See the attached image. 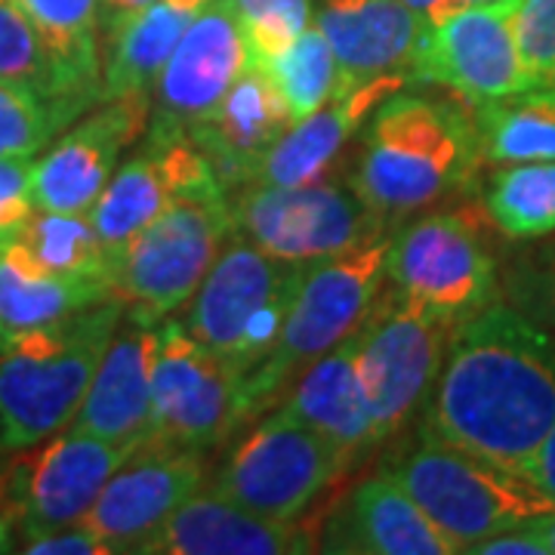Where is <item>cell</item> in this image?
Returning a JSON list of instances; mask_svg holds the SVG:
<instances>
[{"label": "cell", "instance_id": "obj_15", "mask_svg": "<svg viewBox=\"0 0 555 555\" xmlns=\"http://www.w3.org/2000/svg\"><path fill=\"white\" fill-rule=\"evenodd\" d=\"M217 185L222 182L189 133L149 127L145 145L120 164L90 207V222L100 232L112 266L160 210L182 195Z\"/></svg>", "mask_w": 555, "mask_h": 555}, {"label": "cell", "instance_id": "obj_46", "mask_svg": "<svg viewBox=\"0 0 555 555\" xmlns=\"http://www.w3.org/2000/svg\"><path fill=\"white\" fill-rule=\"evenodd\" d=\"M478 3H494V0H444V3L436 10V16H433V20L444 16V13H454V10H463V7H478Z\"/></svg>", "mask_w": 555, "mask_h": 555}, {"label": "cell", "instance_id": "obj_13", "mask_svg": "<svg viewBox=\"0 0 555 555\" xmlns=\"http://www.w3.org/2000/svg\"><path fill=\"white\" fill-rule=\"evenodd\" d=\"M139 448V444H137ZM137 448L112 444L87 433H62L40 448L7 460L0 509L16 521L22 543L78 525L96 503L102 485Z\"/></svg>", "mask_w": 555, "mask_h": 555}, {"label": "cell", "instance_id": "obj_3", "mask_svg": "<svg viewBox=\"0 0 555 555\" xmlns=\"http://www.w3.org/2000/svg\"><path fill=\"white\" fill-rule=\"evenodd\" d=\"M118 297L0 339V441L25 451L65 429L124 318Z\"/></svg>", "mask_w": 555, "mask_h": 555}, {"label": "cell", "instance_id": "obj_7", "mask_svg": "<svg viewBox=\"0 0 555 555\" xmlns=\"http://www.w3.org/2000/svg\"><path fill=\"white\" fill-rule=\"evenodd\" d=\"M232 235L229 192L204 189L160 210L112 266V294L137 321L158 324L195 297Z\"/></svg>", "mask_w": 555, "mask_h": 555}, {"label": "cell", "instance_id": "obj_34", "mask_svg": "<svg viewBox=\"0 0 555 555\" xmlns=\"http://www.w3.org/2000/svg\"><path fill=\"white\" fill-rule=\"evenodd\" d=\"M0 80L10 83H25L31 90H38L53 102H60L62 108L78 118L60 96V80L56 68L50 62V53L40 40L38 28L25 16L16 0H0Z\"/></svg>", "mask_w": 555, "mask_h": 555}, {"label": "cell", "instance_id": "obj_22", "mask_svg": "<svg viewBox=\"0 0 555 555\" xmlns=\"http://www.w3.org/2000/svg\"><path fill=\"white\" fill-rule=\"evenodd\" d=\"M318 550L299 521L257 516L219 494H195L142 543L139 555H302Z\"/></svg>", "mask_w": 555, "mask_h": 555}, {"label": "cell", "instance_id": "obj_11", "mask_svg": "<svg viewBox=\"0 0 555 555\" xmlns=\"http://www.w3.org/2000/svg\"><path fill=\"white\" fill-rule=\"evenodd\" d=\"M386 278L401 297L438 315L466 321L496 302L500 269L473 210H438L389 238Z\"/></svg>", "mask_w": 555, "mask_h": 555}, {"label": "cell", "instance_id": "obj_39", "mask_svg": "<svg viewBox=\"0 0 555 555\" xmlns=\"http://www.w3.org/2000/svg\"><path fill=\"white\" fill-rule=\"evenodd\" d=\"M22 550L31 555H115V550L96 531H90L83 521L56 528V531L43 537H35Z\"/></svg>", "mask_w": 555, "mask_h": 555}, {"label": "cell", "instance_id": "obj_14", "mask_svg": "<svg viewBox=\"0 0 555 555\" xmlns=\"http://www.w3.org/2000/svg\"><path fill=\"white\" fill-rule=\"evenodd\" d=\"M518 7L521 0H494L429 22L416 53V80L448 87L469 105L537 83L518 47Z\"/></svg>", "mask_w": 555, "mask_h": 555}, {"label": "cell", "instance_id": "obj_48", "mask_svg": "<svg viewBox=\"0 0 555 555\" xmlns=\"http://www.w3.org/2000/svg\"><path fill=\"white\" fill-rule=\"evenodd\" d=\"M3 451H7V448H3V441H0V485H3V473H7V460H3Z\"/></svg>", "mask_w": 555, "mask_h": 555}, {"label": "cell", "instance_id": "obj_28", "mask_svg": "<svg viewBox=\"0 0 555 555\" xmlns=\"http://www.w3.org/2000/svg\"><path fill=\"white\" fill-rule=\"evenodd\" d=\"M112 297L115 294L105 281L50 275L20 241L0 244V339L75 315Z\"/></svg>", "mask_w": 555, "mask_h": 555}, {"label": "cell", "instance_id": "obj_36", "mask_svg": "<svg viewBox=\"0 0 555 555\" xmlns=\"http://www.w3.org/2000/svg\"><path fill=\"white\" fill-rule=\"evenodd\" d=\"M509 306L555 337V238L521 254L506 272Z\"/></svg>", "mask_w": 555, "mask_h": 555}, {"label": "cell", "instance_id": "obj_10", "mask_svg": "<svg viewBox=\"0 0 555 555\" xmlns=\"http://www.w3.org/2000/svg\"><path fill=\"white\" fill-rule=\"evenodd\" d=\"M463 321L429 312L396 287L377 297L361 321L358 374L371 404L374 433L383 444L398 436L436 386L448 346Z\"/></svg>", "mask_w": 555, "mask_h": 555}, {"label": "cell", "instance_id": "obj_12", "mask_svg": "<svg viewBox=\"0 0 555 555\" xmlns=\"http://www.w3.org/2000/svg\"><path fill=\"white\" fill-rule=\"evenodd\" d=\"M244 423V374L192 337L182 321L155 324L149 438L207 451Z\"/></svg>", "mask_w": 555, "mask_h": 555}, {"label": "cell", "instance_id": "obj_18", "mask_svg": "<svg viewBox=\"0 0 555 555\" xmlns=\"http://www.w3.org/2000/svg\"><path fill=\"white\" fill-rule=\"evenodd\" d=\"M254 65L229 0H207L177 40L155 83L158 112L149 127L185 133Z\"/></svg>", "mask_w": 555, "mask_h": 555}, {"label": "cell", "instance_id": "obj_21", "mask_svg": "<svg viewBox=\"0 0 555 555\" xmlns=\"http://www.w3.org/2000/svg\"><path fill=\"white\" fill-rule=\"evenodd\" d=\"M152 356L155 324L124 312L72 429L112 444H142L152 429Z\"/></svg>", "mask_w": 555, "mask_h": 555}, {"label": "cell", "instance_id": "obj_41", "mask_svg": "<svg viewBox=\"0 0 555 555\" xmlns=\"http://www.w3.org/2000/svg\"><path fill=\"white\" fill-rule=\"evenodd\" d=\"M518 476L528 478L537 491H543L555 503V423L553 429L546 433V438L540 441V448L531 454V460L521 466Z\"/></svg>", "mask_w": 555, "mask_h": 555}, {"label": "cell", "instance_id": "obj_31", "mask_svg": "<svg viewBox=\"0 0 555 555\" xmlns=\"http://www.w3.org/2000/svg\"><path fill=\"white\" fill-rule=\"evenodd\" d=\"M485 214L513 241L555 232V160L500 164L485 189Z\"/></svg>", "mask_w": 555, "mask_h": 555}, {"label": "cell", "instance_id": "obj_44", "mask_svg": "<svg viewBox=\"0 0 555 555\" xmlns=\"http://www.w3.org/2000/svg\"><path fill=\"white\" fill-rule=\"evenodd\" d=\"M16 537H20L16 521L0 509V553H13V550H20V546H16Z\"/></svg>", "mask_w": 555, "mask_h": 555}, {"label": "cell", "instance_id": "obj_9", "mask_svg": "<svg viewBox=\"0 0 555 555\" xmlns=\"http://www.w3.org/2000/svg\"><path fill=\"white\" fill-rule=\"evenodd\" d=\"M352 466L337 441L275 408L222 460L214 494L257 516L299 521Z\"/></svg>", "mask_w": 555, "mask_h": 555}, {"label": "cell", "instance_id": "obj_45", "mask_svg": "<svg viewBox=\"0 0 555 555\" xmlns=\"http://www.w3.org/2000/svg\"><path fill=\"white\" fill-rule=\"evenodd\" d=\"M401 3H408V7H411L414 13H420L423 20L429 22L433 16H436V10L441 7V3H444V0H401Z\"/></svg>", "mask_w": 555, "mask_h": 555}, {"label": "cell", "instance_id": "obj_33", "mask_svg": "<svg viewBox=\"0 0 555 555\" xmlns=\"http://www.w3.org/2000/svg\"><path fill=\"white\" fill-rule=\"evenodd\" d=\"M75 120L60 102L25 83L0 80V158H35Z\"/></svg>", "mask_w": 555, "mask_h": 555}, {"label": "cell", "instance_id": "obj_1", "mask_svg": "<svg viewBox=\"0 0 555 555\" xmlns=\"http://www.w3.org/2000/svg\"><path fill=\"white\" fill-rule=\"evenodd\" d=\"M555 423V337L509 302H491L456 327L423 429L521 473Z\"/></svg>", "mask_w": 555, "mask_h": 555}, {"label": "cell", "instance_id": "obj_40", "mask_svg": "<svg viewBox=\"0 0 555 555\" xmlns=\"http://www.w3.org/2000/svg\"><path fill=\"white\" fill-rule=\"evenodd\" d=\"M469 553L476 555H550L543 540L528 528V525H518V528H509L503 534L488 537L476 546H469Z\"/></svg>", "mask_w": 555, "mask_h": 555}, {"label": "cell", "instance_id": "obj_8", "mask_svg": "<svg viewBox=\"0 0 555 555\" xmlns=\"http://www.w3.org/2000/svg\"><path fill=\"white\" fill-rule=\"evenodd\" d=\"M232 232L291 262L337 257L383 235L386 219L367 207L352 179L321 177L302 185L250 182L229 195Z\"/></svg>", "mask_w": 555, "mask_h": 555}, {"label": "cell", "instance_id": "obj_43", "mask_svg": "<svg viewBox=\"0 0 555 555\" xmlns=\"http://www.w3.org/2000/svg\"><path fill=\"white\" fill-rule=\"evenodd\" d=\"M528 528H531V531H534V534L543 540L546 553L555 555V509L543 513V516L531 518V521H528Z\"/></svg>", "mask_w": 555, "mask_h": 555}, {"label": "cell", "instance_id": "obj_19", "mask_svg": "<svg viewBox=\"0 0 555 555\" xmlns=\"http://www.w3.org/2000/svg\"><path fill=\"white\" fill-rule=\"evenodd\" d=\"M291 108L275 80L266 75V68L247 65L229 93L185 133L207 155L222 189L232 195L257 179L262 158L291 130Z\"/></svg>", "mask_w": 555, "mask_h": 555}, {"label": "cell", "instance_id": "obj_35", "mask_svg": "<svg viewBox=\"0 0 555 555\" xmlns=\"http://www.w3.org/2000/svg\"><path fill=\"white\" fill-rule=\"evenodd\" d=\"M254 65L275 60L312 25V0H229Z\"/></svg>", "mask_w": 555, "mask_h": 555}, {"label": "cell", "instance_id": "obj_37", "mask_svg": "<svg viewBox=\"0 0 555 555\" xmlns=\"http://www.w3.org/2000/svg\"><path fill=\"white\" fill-rule=\"evenodd\" d=\"M518 47L537 83L555 80V0H521Z\"/></svg>", "mask_w": 555, "mask_h": 555}, {"label": "cell", "instance_id": "obj_25", "mask_svg": "<svg viewBox=\"0 0 555 555\" xmlns=\"http://www.w3.org/2000/svg\"><path fill=\"white\" fill-rule=\"evenodd\" d=\"M411 80L404 78H374L358 83L352 90H343L339 96L318 108L315 115L291 124V130L278 139L262 158L254 182L262 185H302L312 179L327 177L334 160L343 155L346 142L358 127L371 118L386 96L404 90Z\"/></svg>", "mask_w": 555, "mask_h": 555}, {"label": "cell", "instance_id": "obj_20", "mask_svg": "<svg viewBox=\"0 0 555 555\" xmlns=\"http://www.w3.org/2000/svg\"><path fill=\"white\" fill-rule=\"evenodd\" d=\"M315 25L337 56L343 90L374 78L416 80L426 25L401 0H324Z\"/></svg>", "mask_w": 555, "mask_h": 555}, {"label": "cell", "instance_id": "obj_26", "mask_svg": "<svg viewBox=\"0 0 555 555\" xmlns=\"http://www.w3.org/2000/svg\"><path fill=\"white\" fill-rule=\"evenodd\" d=\"M195 13L198 10L177 7L170 0H155L137 13L108 22L100 100L149 96Z\"/></svg>", "mask_w": 555, "mask_h": 555}, {"label": "cell", "instance_id": "obj_32", "mask_svg": "<svg viewBox=\"0 0 555 555\" xmlns=\"http://www.w3.org/2000/svg\"><path fill=\"white\" fill-rule=\"evenodd\" d=\"M259 68H266V75L275 80L294 124L315 115L318 108L343 93L337 56L318 25H309L287 50H281L275 60L262 62Z\"/></svg>", "mask_w": 555, "mask_h": 555}, {"label": "cell", "instance_id": "obj_5", "mask_svg": "<svg viewBox=\"0 0 555 555\" xmlns=\"http://www.w3.org/2000/svg\"><path fill=\"white\" fill-rule=\"evenodd\" d=\"M389 259V235L337 257L306 262V275L272 356L244 377V423L272 411L297 377L346 339L374 309Z\"/></svg>", "mask_w": 555, "mask_h": 555}, {"label": "cell", "instance_id": "obj_27", "mask_svg": "<svg viewBox=\"0 0 555 555\" xmlns=\"http://www.w3.org/2000/svg\"><path fill=\"white\" fill-rule=\"evenodd\" d=\"M56 68L62 102L80 115L100 100V13L102 0H16Z\"/></svg>", "mask_w": 555, "mask_h": 555}, {"label": "cell", "instance_id": "obj_2", "mask_svg": "<svg viewBox=\"0 0 555 555\" xmlns=\"http://www.w3.org/2000/svg\"><path fill=\"white\" fill-rule=\"evenodd\" d=\"M481 160L476 120L463 105L398 90L371 112L349 179L389 222L463 192Z\"/></svg>", "mask_w": 555, "mask_h": 555}, {"label": "cell", "instance_id": "obj_24", "mask_svg": "<svg viewBox=\"0 0 555 555\" xmlns=\"http://www.w3.org/2000/svg\"><path fill=\"white\" fill-rule=\"evenodd\" d=\"M358 346L361 324L349 337L339 339L331 352L318 358L315 364H309L291 386L287 401L275 404L284 414L337 441L356 463L379 444L371 404L358 374Z\"/></svg>", "mask_w": 555, "mask_h": 555}, {"label": "cell", "instance_id": "obj_42", "mask_svg": "<svg viewBox=\"0 0 555 555\" xmlns=\"http://www.w3.org/2000/svg\"><path fill=\"white\" fill-rule=\"evenodd\" d=\"M149 3H155V0H102V22L108 25V22L120 20V16H127V13H137L142 7H149Z\"/></svg>", "mask_w": 555, "mask_h": 555}, {"label": "cell", "instance_id": "obj_38", "mask_svg": "<svg viewBox=\"0 0 555 555\" xmlns=\"http://www.w3.org/2000/svg\"><path fill=\"white\" fill-rule=\"evenodd\" d=\"M31 158H0V244L13 238L38 210L31 198Z\"/></svg>", "mask_w": 555, "mask_h": 555}, {"label": "cell", "instance_id": "obj_17", "mask_svg": "<svg viewBox=\"0 0 555 555\" xmlns=\"http://www.w3.org/2000/svg\"><path fill=\"white\" fill-rule=\"evenodd\" d=\"M149 112V96L105 100L100 112L62 133L60 142H53L31 167L35 207L53 214H90L105 182L118 170L120 155L145 133Z\"/></svg>", "mask_w": 555, "mask_h": 555}, {"label": "cell", "instance_id": "obj_23", "mask_svg": "<svg viewBox=\"0 0 555 555\" xmlns=\"http://www.w3.org/2000/svg\"><path fill=\"white\" fill-rule=\"evenodd\" d=\"M321 553L451 555L456 546L392 478H364L327 518Z\"/></svg>", "mask_w": 555, "mask_h": 555}, {"label": "cell", "instance_id": "obj_16", "mask_svg": "<svg viewBox=\"0 0 555 555\" xmlns=\"http://www.w3.org/2000/svg\"><path fill=\"white\" fill-rule=\"evenodd\" d=\"M201 485L204 451L145 438L102 485L80 521L115 553H139L189 496L198 494Z\"/></svg>", "mask_w": 555, "mask_h": 555}, {"label": "cell", "instance_id": "obj_6", "mask_svg": "<svg viewBox=\"0 0 555 555\" xmlns=\"http://www.w3.org/2000/svg\"><path fill=\"white\" fill-rule=\"evenodd\" d=\"M302 275L306 262L272 257L232 232L189 299L182 327L247 377L272 356Z\"/></svg>", "mask_w": 555, "mask_h": 555}, {"label": "cell", "instance_id": "obj_47", "mask_svg": "<svg viewBox=\"0 0 555 555\" xmlns=\"http://www.w3.org/2000/svg\"><path fill=\"white\" fill-rule=\"evenodd\" d=\"M170 3H177V7H189V10H201L207 0H170Z\"/></svg>", "mask_w": 555, "mask_h": 555}, {"label": "cell", "instance_id": "obj_4", "mask_svg": "<svg viewBox=\"0 0 555 555\" xmlns=\"http://www.w3.org/2000/svg\"><path fill=\"white\" fill-rule=\"evenodd\" d=\"M386 476L454 543L456 553H469L481 540L555 509L553 500L525 476L448 444L423 426H416L414 444L386 463Z\"/></svg>", "mask_w": 555, "mask_h": 555}, {"label": "cell", "instance_id": "obj_30", "mask_svg": "<svg viewBox=\"0 0 555 555\" xmlns=\"http://www.w3.org/2000/svg\"><path fill=\"white\" fill-rule=\"evenodd\" d=\"M10 241H20L50 275L93 278L112 287V259L90 222V214L35 210Z\"/></svg>", "mask_w": 555, "mask_h": 555}, {"label": "cell", "instance_id": "obj_29", "mask_svg": "<svg viewBox=\"0 0 555 555\" xmlns=\"http://www.w3.org/2000/svg\"><path fill=\"white\" fill-rule=\"evenodd\" d=\"M481 158L491 164L555 160V83H531L518 93L473 105Z\"/></svg>", "mask_w": 555, "mask_h": 555}]
</instances>
